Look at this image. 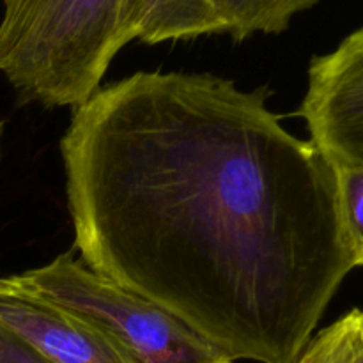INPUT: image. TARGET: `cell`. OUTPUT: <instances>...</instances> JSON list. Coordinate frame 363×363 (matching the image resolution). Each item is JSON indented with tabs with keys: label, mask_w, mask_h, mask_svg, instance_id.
Here are the masks:
<instances>
[{
	"label": "cell",
	"mask_w": 363,
	"mask_h": 363,
	"mask_svg": "<svg viewBox=\"0 0 363 363\" xmlns=\"http://www.w3.org/2000/svg\"><path fill=\"white\" fill-rule=\"evenodd\" d=\"M0 73L25 101L80 106L135 39L131 0H2Z\"/></svg>",
	"instance_id": "7a4b0ae2"
},
{
	"label": "cell",
	"mask_w": 363,
	"mask_h": 363,
	"mask_svg": "<svg viewBox=\"0 0 363 363\" xmlns=\"http://www.w3.org/2000/svg\"><path fill=\"white\" fill-rule=\"evenodd\" d=\"M0 363H53L16 333L0 326Z\"/></svg>",
	"instance_id": "9c48e42d"
},
{
	"label": "cell",
	"mask_w": 363,
	"mask_h": 363,
	"mask_svg": "<svg viewBox=\"0 0 363 363\" xmlns=\"http://www.w3.org/2000/svg\"><path fill=\"white\" fill-rule=\"evenodd\" d=\"M209 73L140 71L60 140L74 248L233 362L296 363L347 273L335 169Z\"/></svg>",
	"instance_id": "6da1fadb"
},
{
	"label": "cell",
	"mask_w": 363,
	"mask_h": 363,
	"mask_svg": "<svg viewBox=\"0 0 363 363\" xmlns=\"http://www.w3.org/2000/svg\"><path fill=\"white\" fill-rule=\"evenodd\" d=\"M222 20L227 34L234 41L250 35L280 34L287 30L291 20L312 9L321 0H209Z\"/></svg>",
	"instance_id": "52a82bcc"
},
{
	"label": "cell",
	"mask_w": 363,
	"mask_h": 363,
	"mask_svg": "<svg viewBox=\"0 0 363 363\" xmlns=\"http://www.w3.org/2000/svg\"><path fill=\"white\" fill-rule=\"evenodd\" d=\"M13 277L28 293L103 333L130 363H234L177 315L92 272L71 254Z\"/></svg>",
	"instance_id": "3957f363"
},
{
	"label": "cell",
	"mask_w": 363,
	"mask_h": 363,
	"mask_svg": "<svg viewBox=\"0 0 363 363\" xmlns=\"http://www.w3.org/2000/svg\"><path fill=\"white\" fill-rule=\"evenodd\" d=\"M296 363H312V358L308 357V353H307V351L303 350V353L300 354V358H298Z\"/></svg>",
	"instance_id": "30bf717a"
},
{
	"label": "cell",
	"mask_w": 363,
	"mask_h": 363,
	"mask_svg": "<svg viewBox=\"0 0 363 363\" xmlns=\"http://www.w3.org/2000/svg\"><path fill=\"white\" fill-rule=\"evenodd\" d=\"M0 326L53 363H130L103 333L28 293L14 277H0Z\"/></svg>",
	"instance_id": "5b68a950"
},
{
	"label": "cell",
	"mask_w": 363,
	"mask_h": 363,
	"mask_svg": "<svg viewBox=\"0 0 363 363\" xmlns=\"http://www.w3.org/2000/svg\"><path fill=\"white\" fill-rule=\"evenodd\" d=\"M131 21L147 45L225 32L209 0H131Z\"/></svg>",
	"instance_id": "8992f818"
},
{
	"label": "cell",
	"mask_w": 363,
	"mask_h": 363,
	"mask_svg": "<svg viewBox=\"0 0 363 363\" xmlns=\"http://www.w3.org/2000/svg\"><path fill=\"white\" fill-rule=\"evenodd\" d=\"M296 113L333 169H363V27L311 60Z\"/></svg>",
	"instance_id": "277c9868"
},
{
	"label": "cell",
	"mask_w": 363,
	"mask_h": 363,
	"mask_svg": "<svg viewBox=\"0 0 363 363\" xmlns=\"http://www.w3.org/2000/svg\"><path fill=\"white\" fill-rule=\"evenodd\" d=\"M344 233L354 268L363 266V169H335Z\"/></svg>",
	"instance_id": "ba28073f"
},
{
	"label": "cell",
	"mask_w": 363,
	"mask_h": 363,
	"mask_svg": "<svg viewBox=\"0 0 363 363\" xmlns=\"http://www.w3.org/2000/svg\"><path fill=\"white\" fill-rule=\"evenodd\" d=\"M0 137H2V124H0Z\"/></svg>",
	"instance_id": "8fae6325"
}]
</instances>
